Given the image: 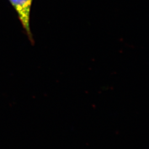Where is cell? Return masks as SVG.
<instances>
[{"mask_svg":"<svg viewBox=\"0 0 149 149\" xmlns=\"http://www.w3.org/2000/svg\"><path fill=\"white\" fill-rule=\"evenodd\" d=\"M15 10L30 42L34 44L30 27V17L33 0H8Z\"/></svg>","mask_w":149,"mask_h":149,"instance_id":"obj_1","label":"cell"}]
</instances>
